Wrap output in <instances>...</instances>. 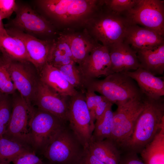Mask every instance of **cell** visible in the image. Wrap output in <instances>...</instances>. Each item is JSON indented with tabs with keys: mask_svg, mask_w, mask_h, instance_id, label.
<instances>
[{
	"mask_svg": "<svg viewBox=\"0 0 164 164\" xmlns=\"http://www.w3.org/2000/svg\"><path fill=\"white\" fill-rule=\"evenodd\" d=\"M103 0H40L37 3L50 22L62 30L81 29Z\"/></svg>",
	"mask_w": 164,
	"mask_h": 164,
	"instance_id": "cell-1",
	"label": "cell"
},
{
	"mask_svg": "<svg viewBox=\"0 0 164 164\" xmlns=\"http://www.w3.org/2000/svg\"><path fill=\"white\" fill-rule=\"evenodd\" d=\"M144 109L138 117L131 137L121 151L140 153L164 126V102L158 99L144 96Z\"/></svg>",
	"mask_w": 164,
	"mask_h": 164,
	"instance_id": "cell-2",
	"label": "cell"
},
{
	"mask_svg": "<svg viewBox=\"0 0 164 164\" xmlns=\"http://www.w3.org/2000/svg\"><path fill=\"white\" fill-rule=\"evenodd\" d=\"M130 25L124 15L111 11L104 5L103 0L84 29L94 40L108 48L123 41Z\"/></svg>",
	"mask_w": 164,
	"mask_h": 164,
	"instance_id": "cell-3",
	"label": "cell"
},
{
	"mask_svg": "<svg viewBox=\"0 0 164 164\" xmlns=\"http://www.w3.org/2000/svg\"><path fill=\"white\" fill-rule=\"evenodd\" d=\"M86 89L100 93L116 105L144 95L136 82L124 72L113 73L102 80H88Z\"/></svg>",
	"mask_w": 164,
	"mask_h": 164,
	"instance_id": "cell-4",
	"label": "cell"
},
{
	"mask_svg": "<svg viewBox=\"0 0 164 164\" xmlns=\"http://www.w3.org/2000/svg\"><path fill=\"white\" fill-rule=\"evenodd\" d=\"M67 123L54 115L33 107L29 122L30 146L41 153Z\"/></svg>",
	"mask_w": 164,
	"mask_h": 164,
	"instance_id": "cell-5",
	"label": "cell"
},
{
	"mask_svg": "<svg viewBox=\"0 0 164 164\" xmlns=\"http://www.w3.org/2000/svg\"><path fill=\"white\" fill-rule=\"evenodd\" d=\"M84 150L66 124L41 153L51 164H76Z\"/></svg>",
	"mask_w": 164,
	"mask_h": 164,
	"instance_id": "cell-6",
	"label": "cell"
},
{
	"mask_svg": "<svg viewBox=\"0 0 164 164\" xmlns=\"http://www.w3.org/2000/svg\"><path fill=\"white\" fill-rule=\"evenodd\" d=\"M144 96L117 104L108 138L121 150L132 135L137 119L144 106Z\"/></svg>",
	"mask_w": 164,
	"mask_h": 164,
	"instance_id": "cell-7",
	"label": "cell"
},
{
	"mask_svg": "<svg viewBox=\"0 0 164 164\" xmlns=\"http://www.w3.org/2000/svg\"><path fill=\"white\" fill-rule=\"evenodd\" d=\"M68 125L84 147L92 141L94 123L86 104L84 93L78 91L68 101Z\"/></svg>",
	"mask_w": 164,
	"mask_h": 164,
	"instance_id": "cell-8",
	"label": "cell"
},
{
	"mask_svg": "<svg viewBox=\"0 0 164 164\" xmlns=\"http://www.w3.org/2000/svg\"><path fill=\"white\" fill-rule=\"evenodd\" d=\"M4 57L16 90L29 107L33 106L40 81L38 72L28 61L13 60Z\"/></svg>",
	"mask_w": 164,
	"mask_h": 164,
	"instance_id": "cell-9",
	"label": "cell"
},
{
	"mask_svg": "<svg viewBox=\"0 0 164 164\" xmlns=\"http://www.w3.org/2000/svg\"><path fill=\"white\" fill-rule=\"evenodd\" d=\"M131 25H140L164 35V4L160 0H138L123 14Z\"/></svg>",
	"mask_w": 164,
	"mask_h": 164,
	"instance_id": "cell-10",
	"label": "cell"
},
{
	"mask_svg": "<svg viewBox=\"0 0 164 164\" xmlns=\"http://www.w3.org/2000/svg\"><path fill=\"white\" fill-rule=\"evenodd\" d=\"M15 12V17L5 25V28H12L32 35L51 36L57 33L51 22L29 6L18 5Z\"/></svg>",
	"mask_w": 164,
	"mask_h": 164,
	"instance_id": "cell-11",
	"label": "cell"
},
{
	"mask_svg": "<svg viewBox=\"0 0 164 164\" xmlns=\"http://www.w3.org/2000/svg\"><path fill=\"white\" fill-rule=\"evenodd\" d=\"M12 95L11 116L3 136L20 142L31 148L29 122L30 111L32 107L29 106L19 94L15 92Z\"/></svg>",
	"mask_w": 164,
	"mask_h": 164,
	"instance_id": "cell-12",
	"label": "cell"
},
{
	"mask_svg": "<svg viewBox=\"0 0 164 164\" xmlns=\"http://www.w3.org/2000/svg\"><path fill=\"white\" fill-rule=\"evenodd\" d=\"M5 29L9 35L16 37L22 41L27 52L29 61L39 73L48 63L55 39H41L34 36L12 28Z\"/></svg>",
	"mask_w": 164,
	"mask_h": 164,
	"instance_id": "cell-13",
	"label": "cell"
},
{
	"mask_svg": "<svg viewBox=\"0 0 164 164\" xmlns=\"http://www.w3.org/2000/svg\"><path fill=\"white\" fill-rule=\"evenodd\" d=\"M69 97L60 95L40 80L33 106H36V108L50 113L67 123Z\"/></svg>",
	"mask_w": 164,
	"mask_h": 164,
	"instance_id": "cell-14",
	"label": "cell"
},
{
	"mask_svg": "<svg viewBox=\"0 0 164 164\" xmlns=\"http://www.w3.org/2000/svg\"><path fill=\"white\" fill-rule=\"evenodd\" d=\"M86 82L110 74L111 61L107 47L100 43L78 65Z\"/></svg>",
	"mask_w": 164,
	"mask_h": 164,
	"instance_id": "cell-15",
	"label": "cell"
},
{
	"mask_svg": "<svg viewBox=\"0 0 164 164\" xmlns=\"http://www.w3.org/2000/svg\"><path fill=\"white\" fill-rule=\"evenodd\" d=\"M111 61L110 74L135 70L141 67L137 52L123 41L108 48Z\"/></svg>",
	"mask_w": 164,
	"mask_h": 164,
	"instance_id": "cell-16",
	"label": "cell"
},
{
	"mask_svg": "<svg viewBox=\"0 0 164 164\" xmlns=\"http://www.w3.org/2000/svg\"><path fill=\"white\" fill-rule=\"evenodd\" d=\"M123 41L137 52L164 43V38L151 29L137 25H130L127 29Z\"/></svg>",
	"mask_w": 164,
	"mask_h": 164,
	"instance_id": "cell-17",
	"label": "cell"
},
{
	"mask_svg": "<svg viewBox=\"0 0 164 164\" xmlns=\"http://www.w3.org/2000/svg\"><path fill=\"white\" fill-rule=\"evenodd\" d=\"M69 41L75 62L80 65L100 43L94 40L84 29L62 32Z\"/></svg>",
	"mask_w": 164,
	"mask_h": 164,
	"instance_id": "cell-18",
	"label": "cell"
},
{
	"mask_svg": "<svg viewBox=\"0 0 164 164\" xmlns=\"http://www.w3.org/2000/svg\"><path fill=\"white\" fill-rule=\"evenodd\" d=\"M136 83L143 94L158 99L164 95V81L158 77L140 67L134 71L124 72Z\"/></svg>",
	"mask_w": 164,
	"mask_h": 164,
	"instance_id": "cell-19",
	"label": "cell"
},
{
	"mask_svg": "<svg viewBox=\"0 0 164 164\" xmlns=\"http://www.w3.org/2000/svg\"><path fill=\"white\" fill-rule=\"evenodd\" d=\"M40 80L60 95L70 97L78 92L65 79L60 70L47 63L39 72Z\"/></svg>",
	"mask_w": 164,
	"mask_h": 164,
	"instance_id": "cell-20",
	"label": "cell"
},
{
	"mask_svg": "<svg viewBox=\"0 0 164 164\" xmlns=\"http://www.w3.org/2000/svg\"><path fill=\"white\" fill-rule=\"evenodd\" d=\"M138 58L141 67L155 76L164 71V43L149 49L138 51Z\"/></svg>",
	"mask_w": 164,
	"mask_h": 164,
	"instance_id": "cell-21",
	"label": "cell"
},
{
	"mask_svg": "<svg viewBox=\"0 0 164 164\" xmlns=\"http://www.w3.org/2000/svg\"><path fill=\"white\" fill-rule=\"evenodd\" d=\"M86 149L105 164H119L121 151L109 139L91 141Z\"/></svg>",
	"mask_w": 164,
	"mask_h": 164,
	"instance_id": "cell-22",
	"label": "cell"
},
{
	"mask_svg": "<svg viewBox=\"0 0 164 164\" xmlns=\"http://www.w3.org/2000/svg\"><path fill=\"white\" fill-rule=\"evenodd\" d=\"M0 50L3 56L10 60L29 61L27 52L22 41L9 35L7 31L0 33Z\"/></svg>",
	"mask_w": 164,
	"mask_h": 164,
	"instance_id": "cell-23",
	"label": "cell"
},
{
	"mask_svg": "<svg viewBox=\"0 0 164 164\" xmlns=\"http://www.w3.org/2000/svg\"><path fill=\"white\" fill-rule=\"evenodd\" d=\"M74 63L67 37L63 33L60 32L55 39L47 63L57 67Z\"/></svg>",
	"mask_w": 164,
	"mask_h": 164,
	"instance_id": "cell-24",
	"label": "cell"
},
{
	"mask_svg": "<svg viewBox=\"0 0 164 164\" xmlns=\"http://www.w3.org/2000/svg\"><path fill=\"white\" fill-rule=\"evenodd\" d=\"M140 154L145 164H164V126Z\"/></svg>",
	"mask_w": 164,
	"mask_h": 164,
	"instance_id": "cell-25",
	"label": "cell"
},
{
	"mask_svg": "<svg viewBox=\"0 0 164 164\" xmlns=\"http://www.w3.org/2000/svg\"><path fill=\"white\" fill-rule=\"evenodd\" d=\"M31 151H34L26 145L3 135L0 136V164H9L21 155Z\"/></svg>",
	"mask_w": 164,
	"mask_h": 164,
	"instance_id": "cell-26",
	"label": "cell"
},
{
	"mask_svg": "<svg viewBox=\"0 0 164 164\" xmlns=\"http://www.w3.org/2000/svg\"><path fill=\"white\" fill-rule=\"evenodd\" d=\"M112 105L111 104L104 114L95 121L92 141H101L110 138L114 115Z\"/></svg>",
	"mask_w": 164,
	"mask_h": 164,
	"instance_id": "cell-27",
	"label": "cell"
},
{
	"mask_svg": "<svg viewBox=\"0 0 164 164\" xmlns=\"http://www.w3.org/2000/svg\"><path fill=\"white\" fill-rule=\"evenodd\" d=\"M56 67L73 87L77 91L85 94L86 81L78 65L74 63Z\"/></svg>",
	"mask_w": 164,
	"mask_h": 164,
	"instance_id": "cell-28",
	"label": "cell"
},
{
	"mask_svg": "<svg viewBox=\"0 0 164 164\" xmlns=\"http://www.w3.org/2000/svg\"><path fill=\"white\" fill-rule=\"evenodd\" d=\"M0 89L2 93L9 95L13 94L16 91L3 56L0 57Z\"/></svg>",
	"mask_w": 164,
	"mask_h": 164,
	"instance_id": "cell-29",
	"label": "cell"
},
{
	"mask_svg": "<svg viewBox=\"0 0 164 164\" xmlns=\"http://www.w3.org/2000/svg\"><path fill=\"white\" fill-rule=\"evenodd\" d=\"M12 110V100L9 95L0 96V136L5 133L9 121Z\"/></svg>",
	"mask_w": 164,
	"mask_h": 164,
	"instance_id": "cell-30",
	"label": "cell"
},
{
	"mask_svg": "<svg viewBox=\"0 0 164 164\" xmlns=\"http://www.w3.org/2000/svg\"><path fill=\"white\" fill-rule=\"evenodd\" d=\"M138 0H104V5L112 11L122 14L133 8Z\"/></svg>",
	"mask_w": 164,
	"mask_h": 164,
	"instance_id": "cell-31",
	"label": "cell"
},
{
	"mask_svg": "<svg viewBox=\"0 0 164 164\" xmlns=\"http://www.w3.org/2000/svg\"><path fill=\"white\" fill-rule=\"evenodd\" d=\"M84 94L86 102L89 111L92 121L94 123L95 121L94 114L95 108L104 97L101 95H97L95 92L89 90H86Z\"/></svg>",
	"mask_w": 164,
	"mask_h": 164,
	"instance_id": "cell-32",
	"label": "cell"
},
{
	"mask_svg": "<svg viewBox=\"0 0 164 164\" xmlns=\"http://www.w3.org/2000/svg\"><path fill=\"white\" fill-rule=\"evenodd\" d=\"M12 162L13 164H45L34 151H29L22 154Z\"/></svg>",
	"mask_w": 164,
	"mask_h": 164,
	"instance_id": "cell-33",
	"label": "cell"
},
{
	"mask_svg": "<svg viewBox=\"0 0 164 164\" xmlns=\"http://www.w3.org/2000/svg\"><path fill=\"white\" fill-rule=\"evenodd\" d=\"M17 7L14 0H0V16L2 20L9 18Z\"/></svg>",
	"mask_w": 164,
	"mask_h": 164,
	"instance_id": "cell-34",
	"label": "cell"
},
{
	"mask_svg": "<svg viewBox=\"0 0 164 164\" xmlns=\"http://www.w3.org/2000/svg\"><path fill=\"white\" fill-rule=\"evenodd\" d=\"M119 164H145L138 153L130 151H121Z\"/></svg>",
	"mask_w": 164,
	"mask_h": 164,
	"instance_id": "cell-35",
	"label": "cell"
},
{
	"mask_svg": "<svg viewBox=\"0 0 164 164\" xmlns=\"http://www.w3.org/2000/svg\"><path fill=\"white\" fill-rule=\"evenodd\" d=\"M76 164H105L87 149H84L83 152Z\"/></svg>",
	"mask_w": 164,
	"mask_h": 164,
	"instance_id": "cell-36",
	"label": "cell"
},
{
	"mask_svg": "<svg viewBox=\"0 0 164 164\" xmlns=\"http://www.w3.org/2000/svg\"><path fill=\"white\" fill-rule=\"evenodd\" d=\"M111 104L112 103L104 97L97 104L95 108L94 114L95 121L104 114Z\"/></svg>",
	"mask_w": 164,
	"mask_h": 164,
	"instance_id": "cell-37",
	"label": "cell"
},
{
	"mask_svg": "<svg viewBox=\"0 0 164 164\" xmlns=\"http://www.w3.org/2000/svg\"><path fill=\"white\" fill-rule=\"evenodd\" d=\"M2 20L0 16V33L6 32Z\"/></svg>",
	"mask_w": 164,
	"mask_h": 164,
	"instance_id": "cell-38",
	"label": "cell"
},
{
	"mask_svg": "<svg viewBox=\"0 0 164 164\" xmlns=\"http://www.w3.org/2000/svg\"><path fill=\"white\" fill-rule=\"evenodd\" d=\"M3 94L1 92L0 89V96Z\"/></svg>",
	"mask_w": 164,
	"mask_h": 164,
	"instance_id": "cell-39",
	"label": "cell"
},
{
	"mask_svg": "<svg viewBox=\"0 0 164 164\" xmlns=\"http://www.w3.org/2000/svg\"><path fill=\"white\" fill-rule=\"evenodd\" d=\"M48 164H50V163H49Z\"/></svg>",
	"mask_w": 164,
	"mask_h": 164,
	"instance_id": "cell-40",
	"label": "cell"
},
{
	"mask_svg": "<svg viewBox=\"0 0 164 164\" xmlns=\"http://www.w3.org/2000/svg\"><path fill=\"white\" fill-rule=\"evenodd\" d=\"M0 52H1L0 50Z\"/></svg>",
	"mask_w": 164,
	"mask_h": 164,
	"instance_id": "cell-41",
	"label": "cell"
}]
</instances>
